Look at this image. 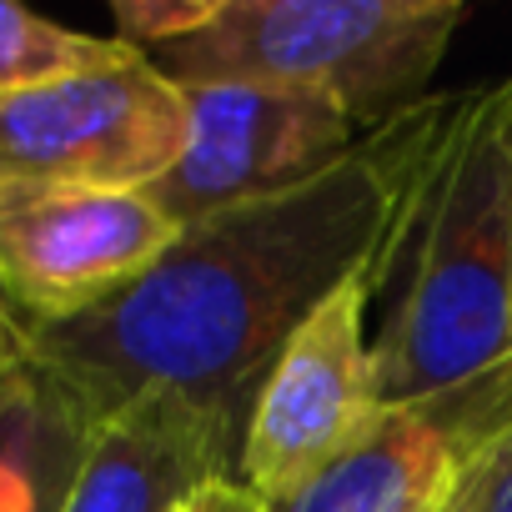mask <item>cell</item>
<instances>
[{"mask_svg":"<svg viewBox=\"0 0 512 512\" xmlns=\"http://www.w3.org/2000/svg\"><path fill=\"white\" fill-rule=\"evenodd\" d=\"M382 277L337 287L282 347L246 417L236 482L256 502H282L342 462L377 422L367 307Z\"/></svg>","mask_w":512,"mask_h":512,"instance_id":"5","label":"cell"},{"mask_svg":"<svg viewBox=\"0 0 512 512\" xmlns=\"http://www.w3.org/2000/svg\"><path fill=\"white\" fill-rule=\"evenodd\" d=\"M221 11V0H116L111 21H116V41L151 56L171 41L196 36L201 26H211Z\"/></svg>","mask_w":512,"mask_h":512,"instance_id":"11","label":"cell"},{"mask_svg":"<svg viewBox=\"0 0 512 512\" xmlns=\"http://www.w3.org/2000/svg\"><path fill=\"white\" fill-rule=\"evenodd\" d=\"M507 452H512V437H507L502 447H492V452L457 482V492L442 502V512H482V507H487V492H492V482H497V472H502V462H507Z\"/></svg>","mask_w":512,"mask_h":512,"instance_id":"12","label":"cell"},{"mask_svg":"<svg viewBox=\"0 0 512 512\" xmlns=\"http://www.w3.org/2000/svg\"><path fill=\"white\" fill-rule=\"evenodd\" d=\"M437 512H442V507H437Z\"/></svg>","mask_w":512,"mask_h":512,"instance_id":"17","label":"cell"},{"mask_svg":"<svg viewBox=\"0 0 512 512\" xmlns=\"http://www.w3.org/2000/svg\"><path fill=\"white\" fill-rule=\"evenodd\" d=\"M482 512H512V452H507V462H502V472H497V482H492Z\"/></svg>","mask_w":512,"mask_h":512,"instance_id":"15","label":"cell"},{"mask_svg":"<svg viewBox=\"0 0 512 512\" xmlns=\"http://www.w3.org/2000/svg\"><path fill=\"white\" fill-rule=\"evenodd\" d=\"M457 0H221L211 26L151 51L176 86L256 81L337 101L362 131L427 101Z\"/></svg>","mask_w":512,"mask_h":512,"instance_id":"3","label":"cell"},{"mask_svg":"<svg viewBox=\"0 0 512 512\" xmlns=\"http://www.w3.org/2000/svg\"><path fill=\"white\" fill-rule=\"evenodd\" d=\"M467 91H437L367 131L317 181L201 216L116 297L26 327V347L111 422L176 392L241 427L292 332L352 277H392L407 216Z\"/></svg>","mask_w":512,"mask_h":512,"instance_id":"1","label":"cell"},{"mask_svg":"<svg viewBox=\"0 0 512 512\" xmlns=\"http://www.w3.org/2000/svg\"><path fill=\"white\" fill-rule=\"evenodd\" d=\"M181 512H186V507H181Z\"/></svg>","mask_w":512,"mask_h":512,"instance_id":"18","label":"cell"},{"mask_svg":"<svg viewBox=\"0 0 512 512\" xmlns=\"http://www.w3.org/2000/svg\"><path fill=\"white\" fill-rule=\"evenodd\" d=\"M186 512H262V502H256L241 482H211L186 502Z\"/></svg>","mask_w":512,"mask_h":512,"instance_id":"13","label":"cell"},{"mask_svg":"<svg viewBox=\"0 0 512 512\" xmlns=\"http://www.w3.org/2000/svg\"><path fill=\"white\" fill-rule=\"evenodd\" d=\"M26 352H31L26 347V322L16 317V307L6 297H0V372H11Z\"/></svg>","mask_w":512,"mask_h":512,"instance_id":"14","label":"cell"},{"mask_svg":"<svg viewBox=\"0 0 512 512\" xmlns=\"http://www.w3.org/2000/svg\"><path fill=\"white\" fill-rule=\"evenodd\" d=\"M507 81L467 91L397 251V302L372 337L377 407L442 397L512 357Z\"/></svg>","mask_w":512,"mask_h":512,"instance_id":"2","label":"cell"},{"mask_svg":"<svg viewBox=\"0 0 512 512\" xmlns=\"http://www.w3.org/2000/svg\"><path fill=\"white\" fill-rule=\"evenodd\" d=\"M507 96H512V76H507ZM507 141H512V106H507Z\"/></svg>","mask_w":512,"mask_h":512,"instance_id":"16","label":"cell"},{"mask_svg":"<svg viewBox=\"0 0 512 512\" xmlns=\"http://www.w3.org/2000/svg\"><path fill=\"white\" fill-rule=\"evenodd\" d=\"M101 422L31 352L0 372V512H66Z\"/></svg>","mask_w":512,"mask_h":512,"instance_id":"9","label":"cell"},{"mask_svg":"<svg viewBox=\"0 0 512 512\" xmlns=\"http://www.w3.org/2000/svg\"><path fill=\"white\" fill-rule=\"evenodd\" d=\"M236 462V422L176 392H151L101 422L66 512H181L201 487L236 482Z\"/></svg>","mask_w":512,"mask_h":512,"instance_id":"8","label":"cell"},{"mask_svg":"<svg viewBox=\"0 0 512 512\" xmlns=\"http://www.w3.org/2000/svg\"><path fill=\"white\" fill-rule=\"evenodd\" d=\"M186 151V96L146 56L0 91V186L146 191Z\"/></svg>","mask_w":512,"mask_h":512,"instance_id":"4","label":"cell"},{"mask_svg":"<svg viewBox=\"0 0 512 512\" xmlns=\"http://www.w3.org/2000/svg\"><path fill=\"white\" fill-rule=\"evenodd\" d=\"M186 151L146 186V196L181 226L297 191L332 171L367 131L327 96L256 86V81H191Z\"/></svg>","mask_w":512,"mask_h":512,"instance_id":"6","label":"cell"},{"mask_svg":"<svg viewBox=\"0 0 512 512\" xmlns=\"http://www.w3.org/2000/svg\"><path fill=\"white\" fill-rule=\"evenodd\" d=\"M141 51L121 46L116 36H86V31H66L26 6L0 0V91H21V86H41L56 76H76V71H101V66H121Z\"/></svg>","mask_w":512,"mask_h":512,"instance_id":"10","label":"cell"},{"mask_svg":"<svg viewBox=\"0 0 512 512\" xmlns=\"http://www.w3.org/2000/svg\"><path fill=\"white\" fill-rule=\"evenodd\" d=\"M171 241L146 191L0 186V297L26 327L61 322L126 292Z\"/></svg>","mask_w":512,"mask_h":512,"instance_id":"7","label":"cell"}]
</instances>
